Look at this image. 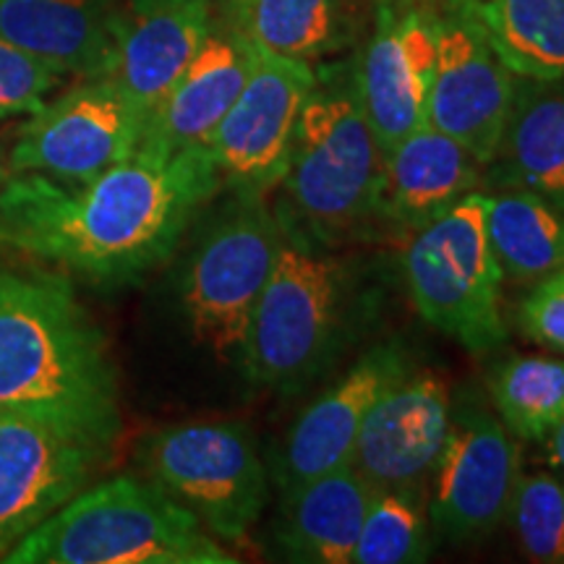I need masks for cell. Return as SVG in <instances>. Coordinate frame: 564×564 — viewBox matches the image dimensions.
Here are the masks:
<instances>
[{
    "instance_id": "cell-1",
    "label": "cell",
    "mask_w": 564,
    "mask_h": 564,
    "mask_svg": "<svg viewBox=\"0 0 564 564\" xmlns=\"http://www.w3.org/2000/svg\"><path fill=\"white\" fill-rule=\"evenodd\" d=\"M220 186L207 144L167 150L141 141L129 158L79 186L11 173L0 186V246L91 285H131L171 259Z\"/></svg>"
},
{
    "instance_id": "cell-2",
    "label": "cell",
    "mask_w": 564,
    "mask_h": 564,
    "mask_svg": "<svg viewBox=\"0 0 564 564\" xmlns=\"http://www.w3.org/2000/svg\"><path fill=\"white\" fill-rule=\"evenodd\" d=\"M0 413L51 423L102 455L121 434L108 337L63 274L0 262Z\"/></svg>"
},
{
    "instance_id": "cell-3",
    "label": "cell",
    "mask_w": 564,
    "mask_h": 564,
    "mask_svg": "<svg viewBox=\"0 0 564 564\" xmlns=\"http://www.w3.org/2000/svg\"><path fill=\"white\" fill-rule=\"evenodd\" d=\"M6 564H232L194 512L150 478L118 476L76 494L21 539Z\"/></svg>"
},
{
    "instance_id": "cell-4",
    "label": "cell",
    "mask_w": 564,
    "mask_h": 564,
    "mask_svg": "<svg viewBox=\"0 0 564 564\" xmlns=\"http://www.w3.org/2000/svg\"><path fill=\"white\" fill-rule=\"evenodd\" d=\"M382 165L384 150L358 97L356 68L316 76L282 178L295 217L322 238L377 217Z\"/></svg>"
},
{
    "instance_id": "cell-5",
    "label": "cell",
    "mask_w": 564,
    "mask_h": 564,
    "mask_svg": "<svg viewBox=\"0 0 564 564\" xmlns=\"http://www.w3.org/2000/svg\"><path fill=\"white\" fill-rule=\"evenodd\" d=\"M350 303V274L340 259L285 232L238 361L251 384L291 394L333 364Z\"/></svg>"
},
{
    "instance_id": "cell-6",
    "label": "cell",
    "mask_w": 564,
    "mask_h": 564,
    "mask_svg": "<svg viewBox=\"0 0 564 564\" xmlns=\"http://www.w3.org/2000/svg\"><path fill=\"white\" fill-rule=\"evenodd\" d=\"M489 194L470 192L411 232L403 270L413 306L470 352L502 345V270L489 241Z\"/></svg>"
},
{
    "instance_id": "cell-7",
    "label": "cell",
    "mask_w": 564,
    "mask_h": 564,
    "mask_svg": "<svg viewBox=\"0 0 564 564\" xmlns=\"http://www.w3.org/2000/svg\"><path fill=\"white\" fill-rule=\"evenodd\" d=\"M150 481L196 514L220 544H243L270 499V478L243 421H192L139 444Z\"/></svg>"
},
{
    "instance_id": "cell-8",
    "label": "cell",
    "mask_w": 564,
    "mask_h": 564,
    "mask_svg": "<svg viewBox=\"0 0 564 564\" xmlns=\"http://www.w3.org/2000/svg\"><path fill=\"white\" fill-rule=\"evenodd\" d=\"M264 196L236 194L188 257L181 278V308L194 340L228 361L243 348L253 306L262 295L282 243Z\"/></svg>"
},
{
    "instance_id": "cell-9",
    "label": "cell",
    "mask_w": 564,
    "mask_h": 564,
    "mask_svg": "<svg viewBox=\"0 0 564 564\" xmlns=\"http://www.w3.org/2000/svg\"><path fill=\"white\" fill-rule=\"evenodd\" d=\"M520 476L518 440L476 392L457 394L426 499L434 531L449 544H470L497 531Z\"/></svg>"
},
{
    "instance_id": "cell-10",
    "label": "cell",
    "mask_w": 564,
    "mask_h": 564,
    "mask_svg": "<svg viewBox=\"0 0 564 564\" xmlns=\"http://www.w3.org/2000/svg\"><path fill=\"white\" fill-rule=\"evenodd\" d=\"M144 137V116L110 79H87L21 126L11 173H40L70 183L95 181L129 158Z\"/></svg>"
},
{
    "instance_id": "cell-11",
    "label": "cell",
    "mask_w": 564,
    "mask_h": 564,
    "mask_svg": "<svg viewBox=\"0 0 564 564\" xmlns=\"http://www.w3.org/2000/svg\"><path fill=\"white\" fill-rule=\"evenodd\" d=\"M314 84L312 63L257 47L241 95L207 141L217 171L236 194L264 196L285 178L295 126Z\"/></svg>"
},
{
    "instance_id": "cell-12",
    "label": "cell",
    "mask_w": 564,
    "mask_h": 564,
    "mask_svg": "<svg viewBox=\"0 0 564 564\" xmlns=\"http://www.w3.org/2000/svg\"><path fill=\"white\" fill-rule=\"evenodd\" d=\"M434 34L436 66L426 126L460 141L486 167L502 141L518 76L499 61L463 0H453L447 17H434Z\"/></svg>"
},
{
    "instance_id": "cell-13",
    "label": "cell",
    "mask_w": 564,
    "mask_h": 564,
    "mask_svg": "<svg viewBox=\"0 0 564 564\" xmlns=\"http://www.w3.org/2000/svg\"><path fill=\"white\" fill-rule=\"evenodd\" d=\"M453 419V394L442 373L408 371L366 415L352 470L373 491H400L426 499Z\"/></svg>"
},
{
    "instance_id": "cell-14",
    "label": "cell",
    "mask_w": 564,
    "mask_h": 564,
    "mask_svg": "<svg viewBox=\"0 0 564 564\" xmlns=\"http://www.w3.org/2000/svg\"><path fill=\"white\" fill-rule=\"evenodd\" d=\"M102 453L58 426L0 413V554L87 486Z\"/></svg>"
},
{
    "instance_id": "cell-15",
    "label": "cell",
    "mask_w": 564,
    "mask_h": 564,
    "mask_svg": "<svg viewBox=\"0 0 564 564\" xmlns=\"http://www.w3.org/2000/svg\"><path fill=\"white\" fill-rule=\"evenodd\" d=\"M411 371L400 345H377L358 358L356 366L303 411L274 455V481L291 491L303 481L352 460L358 434L377 400Z\"/></svg>"
},
{
    "instance_id": "cell-16",
    "label": "cell",
    "mask_w": 564,
    "mask_h": 564,
    "mask_svg": "<svg viewBox=\"0 0 564 564\" xmlns=\"http://www.w3.org/2000/svg\"><path fill=\"white\" fill-rule=\"evenodd\" d=\"M434 66V17L377 0L373 32L356 68V89L382 150L426 123Z\"/></svg>"
},
{
    "instance_id": "cell-17",
    "label": "cell",
    "mask_w": 564,
    "mask_h": 564,
    "mask_svg": "<svg viewBox=\"0 0 564 564\" xmlns=\"http://www.w3.org/2000/svg\"><path fill=\"white\" fill-rule=\"evenodd\" d=\"M212 24V0H129V11L116 13L108 76L144 123L192 63Z\"/></svg>"
},
{
    "instance_id": "cell-18",
    "label": "cell",
    "mask_w": 564,
    "mask_h": 564,
    "mask_svg": "<svg viewBox=\"0 0 564 564\" xmlns=\"http://www.w3.org/2000/svg\"><path fill=\"white\" fill-rule=\"evenodd\" d=\"M253 61L257 47L230 17L212 24L192 63L147 118L141 141H154L167 150L207 144L212 131L241 95Z\"/></svg>"
},
{
    "instance_id": "cell-19",
    "label": "cell",
    "mask_w": 564,
    "mask_h": 564,
    "mask_svg": "<svg viewBox=\"0 0 564 564\" xmlns=\"http://www.w3.org/2000/svg\"><path fill=\"white\" fill-rule=\"evenodd\" d=\"M481 181L484 165L474 152L423 123L384 150L377 217L413 232L478 192Z\"/></svg>"
},
{
    "instance_id": "cell-20",
    "label": "cell",
    "mask_w": 564,
    "mask_h": 564,
    "mask_svg": "<svg viewBox=\"0 0 564 564\" xmlns=\"http://www.w3.org/2000/svg\"><path fill=\"white\" fill-rule=\"evenodd\" d=\"M0 37L61 76L100 79L112 68L116 13L100 0H0Z\"/></svg>"
},
{
    "instance_id": "cell-21",
    "label": "cell",
    "mask_w": 564,
    "mask_h": 564,
    "mask_svg": "<svg viewBox=\"0 0 564 564\" xmlns=\"http://www.w3.org/2000/svg\"><path fill=\"white\" fill-rule=\"evenodd\" d=\"M491 167L497 188H523L564 209V82L520 79Z\"/></svg>"
},
{
    "instance_id": "cell-22",
    "label": "cell",
    "mask_w": 564,
    "mask_h": 564,
    "mask_svg": "<svg viewBox=\"0 0 564 564\" xmlns=\"http://www.w3.org/2000/svg\"><path fill=\"white\" fill-rule=\"evenodd\" d=\"M373 494L352 465L303 481L282 494L285 507L274 539L291 560L350 564Z\"/></svg>"
},
{
    "instance_id": "cell-23",
    "label": "cell",
    "mask_w": 564,
    "mask_h": 564,
    "mask_svg": "<svg viewBox=\"0 0 564 564\" xmlns=\"http://www.w3.org/2000/svg\"><path fill=\"white\" fill-rule=\"evenodd\" d=\"M489 241L502 278L535 285L564 267V209L523 188L489 194Z\"/></svg>"
},
{
    "instance_id": "cell-24",
    "label": "cell",
    "mask_w": 564,
    "mask_h": 564,
    "mask_svg": "<svg viewBox=\"0 0 564 564\" xmlns=\"http://www.w3.org/2000/svg\"><path fill=\"white\" fill-rule=\"evenodd\" d=\"M518 79L564 82V0H463Z\"/></svg>"
},
{
    "instance_id": "cell-25",
    "label": "cell",
    "mask_w": 564,
    "mask_h": 564,
    "mask_svg": "<svg viewBox=\"0 0 564 564\" xmlns=\"http://www.w3.org/2000/svg\"><path fill=\"white\" fill-rule=\"evenodd\" d=\"M230 21L259 51L312 63L340 37L337 0H232Z\"/></svg>"
},
{
    "instance_id": "cell-26",
    "label": "cell",
    "mask_w": 564,
    "mask_h": 564,
    "mask_svg": "<svg viewBox=\"0 0 564 564\" xmlns=\"http://www.w3.org/2000/svg\"><path fill=\"white\" fill-rule=\"evenodd\" d=\"M491 405L514 440L544 442L564 415V361L514 356L494 371Z\"/></svg>"
},
{
    "instance_id": "cell-27",
    "label": "cell",
    "mask_w": 564,
    "mask_h": 564,
    "mask_svg": "<svg viewBox=\"0 0 564 564\" xmlns=\"http://www.w3.org/2000/svg\"><path fill=\"white\" fill-rule=\"evenodd\" d=\"M432 554L426 499L377 491L352 549V564H419Z\"/></svg>"
},
{
    "instance_id": "cell-28",
    "label": "cell",
    "mask_w": 564,
    "mask_h": 564,
    "mask_svg": "<svg viewBox=\"0 0 564 564\" xmlns=\"http://www.w3.org/2000/svg\"><path fill=\"white\" fill-rule=\"evenodd\" d=\"M507 518L528 560L564 564V481L560 476H520Z\"/></svg>"
},
{
    "instance_id": "cell-29",
    "label": "cell",
    "mask_w": 564,
    "mask_h": 564,
    "mask_svg": "<svg viewBox=\"0 0 564 564\" xmlns=\"http://www.w3.org/2000/svg\"><path fill=\"white\" fill-rule=\"evenodd\" d=\"M58 70L0 37V121L40 112L45 108V95L58 87Z\"/></svg>"
},
{
    "instance_id": "cell-30",
    "label": "cell",
    "mask_w": 564,
    "mask_h": 564,
    "mask_svg": "<svg viewBox=\"0 0 564 564\" xmlns=\"http://www.w3.org/2000/svg\"><path fill=\"white\" fill-rule=\"evenodd\" d=\"M520 329L533 343L554 352H564V267L535 282L520 306Z\"/></svg>"
},
{
    "instance_id": "cell-31",
    "label": "cell",
    "mask_w": 564,
    "mask_h": 564,
    "mask_svg": "<svg viewBox=\"0 0 564 564\" xmlns=\"http://www.w3.org/2000/svg\"><path fill=\"white\" fill-rule=\"evenodd\" d=\"M544 453L549 465L554 468V474L564 481V415L544 440Z\"/></svg>"
},
{
    "instance_id": "cell-32",
    "label": "cell",
    "mask_w": 564,
    "mask_h": 564,
    "mask_svg": "<svg viewBox=\"0 0 564 564\" xmlns=\"http://www.w3.org/2000/svg\"><path fill=\"white\" fill-rule=\"evenodd\" d=\"M6 178H9V171L3 167V158H0V186H3Z\"/></svg>"
}]
</instances>
